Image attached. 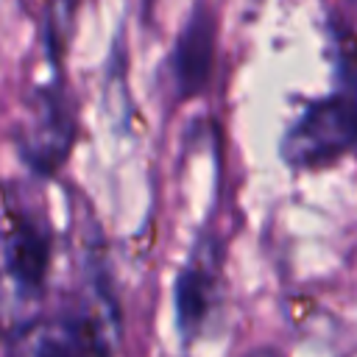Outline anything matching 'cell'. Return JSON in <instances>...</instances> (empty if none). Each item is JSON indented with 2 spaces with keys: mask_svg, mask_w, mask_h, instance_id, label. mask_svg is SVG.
Here are the masks:
<instances>
[{
  "mask_svg": "<svg viewBox=\"0 0 357 357\" xmlns=\"http://www.w3.org/2000/svg\"><path fill=\"white\" fill-rule=\"evenodd\" d=\"M78 134L75 103L64 78H53L36 86L20 120V153L36 176H56L67 162Z\"/></svg>",
  "mask_w": 357,
  "mask_h": 357,
  "instance_id": "6da1fadb",
  "label": "cell"
},
{
  "mask_svg": "<svg viewBox=\"0 0 357 357\" xmlns=\"http://www.w3.org/2000/svg\"><path fill=\"white\" fill-rule=\"evenodd\" d=\"M53 234L47 215L31 206H8L0 218V284L22 304L36 301L47 287Z\"/></svg>",
  "mask_w": 357,
  "mask_h": 357,
  "instance_id": "7a4b0ae2",
  "label": "cell"
},
{
  "mask_svg": "<svg viewBox=\"0 0 357 357\" xmlns=\"http://www.w3.org/2000/svg\"><path fill=\"white\" fill-rule=\"evenodd\" d=\"M215 50H218V17L201 0L187 17L173 47V81H176V98L181 103L198 98L206 89L215 70Z\"/></svg>",
  "mask_w": 357,
  "mask_h": 357,
  "instance_id": "5b68a950",
  "label": "cell"
},
{
  "mask_svg": "<svg viewBox=\"0 0 357 357\" xmlns=\"http://www.w3.org/2000/svg\"><path fill=\"white\" fill-rule=\"evenodd\" d=\"M112 310H84L56 321L28 324L14 340V357H112Z\"/></svg>",
  "mask_w": 357,
  "mask_h": 357,
  "instance_id": "277c9868",
  "label": "cell"
},
{
  "mask_svg": "<svg viewBox=\"0 0 357 357\" xmlns=\"http://www.w3.org/2000/svg\"><path fill=\"white\" fill-rule=\"evenodd\" d=\"M251 357H273L271 351H259V354H251Z\"/></svg>",
  "mask_w": 357,
  "mask_h": 357,
  "instance_id": "52a82bcc",
  "label": "cell"
},
{
  "mask_svg": "<svg viewBox=\"0 0 357 357\" xmlns=\"http://www.w3.org/2000/svg\"><path fill=\"white\" fill-rule=\"evenodd\" d=\"M215 279H218V257L209 240H198L195 251L187 257L184 268L173 284V304H176V329L184 340H190L206 321L215 298Z\"/></svg>",
  "mask_w": 357,
  "mask_h": 357,
  "instance_id": "8992f818",
  "label": "cell"
},
{
  "mask_svg": "<svg viewBox=\"0 0 357 357\" xmlns=\"http://www.w3.org/2000/svg\"><path fill=\"white\" fill-rule=\"evenodd\" d=\"M357 142V103L329 98L312 103L284 137V159L298 167H315L337 159Z\"/></svg>",
  "mask_w": 357,
  "mask_h": 357,
  "instance_id": "3957f363",
  "label": "cell"
}]
</instances>
